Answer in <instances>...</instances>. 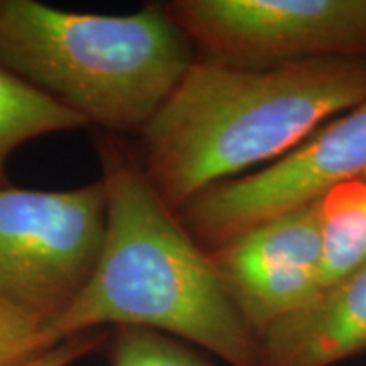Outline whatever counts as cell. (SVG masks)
Listing matches in <instances>:
<instances>
[{"mask_svg": "<svg viewBox=\"0 0 366 366\" xmlns=\"http://www.w3.org/2000/svg\"><path fill=\"white\" fill-rule=\"evenodd\" d=\"M105 224L100 180L73 190L0 187V295L51 327L97 268Z\"/></svg>", "mask_w": 366, "mask_h": 366, "instance_id": "277c9868", "label": "cell"}, {"mask_svg": "<svg viewBox=\"0 0 366 366\" xmlns=\"http://www.w3.org/2000/svg\"><path fill=\"white\" fill-rule=\"evenodd\" d=\"M259 366H332L366 351V263L258 332Z\"/></svg>", "mask_w": 366, "mask_h": 366, "instance_id": "ba28073f", "label": "cell"}, {"mask_svg": "<svg viewBox=\"0 0 366 366\" xmlns=\"http://www.w3.org/2000/svg\"><path fill=\"white\" fill-rule=\"evenodd\" d=\"M366 102V58L195 59L143 131L141 162L178 212L200 192L285 157L329 117Z\"/></svg>", "mask_w": 366, "mask_h": 366, "instance_id": "7a4b0ae2", "label": "cell"}, {"mask_svg": "<svg viewBox=\"0 0 366 366\" xmlns=\"http://www.w3.org/2000/svg\"><path fill=\"white\" fill-rule=\"evenodd\" d=\"M111 366H214L194 347L144 327H116Z\"/></svg>", "mask_w": 366, "mask_h": 366, "instance_id": "8fae6325", "label": "cell"}, {"mask_svg": "<svg viewBox=\"0 0 366 366\" xmlns=\"http://www.w3.org/2000/svg\"><path fill=\"white\" fill-rule=\"evenodd\" d=\"M56 345L46 320L0 295V366H21Z\"/></svg>", "mask_w": 366, "mask_h": 366, "instance_id": "7c38bea8", "label": "cell"}, {"mask_svg": "<svg viewBox=\"0 0 366 366\" xmlns=\"http://www.w3.org/2000/svg\"><path fill=\"white\" fill-rule=\"evenodd\" d=\"M192 48L162 4L105 16L0 0V65L109 134L146 129Z\"/></svg>", "mask_w": 366, "mask_h": 366, "instance_id": "3957f363", "label": "cell"}, {"mask_svg": "<svg viewBox=\"0 0 366 366\" xmlns=\"http://www.w3.org/2000/svg\"><path fill=\"white\" fill-rule=\"evenodd\" d=\"M314 205L327 288L366 263V177L334 187Z\"/></svg>", "mask_w": 366, "mask_h": 366, "instance_id": "9c48e42d", "label": "cell"}, {"mask_svg": "<svg viewBox=\"0 0 366 366\" xmlns=\"http://www.w3.org/2000/svg\"><path fill=\"white\" fill-rule=\"evenodd\" d=\"M107 224L97 268L49 327L54 342L102 326L144 327L209 351L229 366H259L258 332L236 307L209 251L109 132L95 137Z\"/></svg>", "mask_w": 366, "mask_h": 366, "instance_id": "6da1fadb", "label": "cell"}, {"mask_svg": "<svg viewBox=\"0 0 366 366\" xmlns=\"http://www.w3.org/2000/svg\"><path fill=\"white\" fill-rule=\"evenodd\" d=\"M105 341H107V336L100 329L99 331L76 334V336L68 337V340L49 347L48 351L26 361L21 366H71L79 360L100 350V346Z\"/></svg>", "mask_w": 366, "mask_h": 366, "instance_id": "4fadbf2b", "label": "cell"}, {"mask_svg": "<svg viewBox=\"0 0 366 366\" xmlns=\"http://www.w3.org/2000/svg\"><path fill=\"white\" fill-rule=\"evenodd\" d=\"M89 127L85 119L0 65V187L17 148L36 137Z\"/></svg>", "mask_w": 366, "mask_h": 366, "instance_id": "30bf717a", "label": "cell"}, {"mask_svg": "<svg viewBox=\"0 0 366 366\" xmlns=\"http://www.w3.org/2000/svg\"><path fill=\"white\" fill-rule=\"evenodd\" d=\"M210 59L366 58V0H173L162 4Z\"/></svg>", "mask_w": 366, "mask_h": 366, "instance_id": "8992f818", "label": "cell"}, {"mask_svg": "<svg viewBox=\"0 0 366 366\" xmlns=\"http://www.w3.org/2000/svg\"><path fill=\"white\" fill-rule=\"evenodd\" d=\"M209 254L236 307L256 332L324 290L314 204L256 224Z\"/></svg>", "mask_w": 366, "mask_h": 366, "instance_id": "52a82bcc", "label": "cell"}, {"mask_svg": "<svg viewBox=\"0 0 366 366\" xmlns=\"http://www.w3.org/2000/svg\"><path fill=\"white\" fill-rule=\"evenodd\" d=\"M365 177L366 102L327 122L264 170L200 192L177 216L205 251H214L256 224Z\"/></svg>", "mask_w": 366, "mask_h": 366, "instance_id": "5b68a950", "label": "cell"}]
</instances>
